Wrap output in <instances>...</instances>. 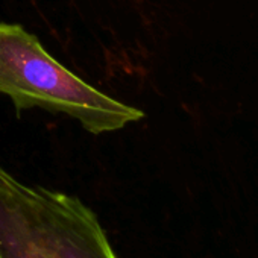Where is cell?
<instances>
[{"label":"cell","instance_id":"2","mask_svg":"<svg viewBox=\"0 0 258 258\" xmlns=\"http://www.w3.org/2000/svg\"><path fill=\"white\" fill-rule=\"evenodd\" d=\"M0 258H117L79 198L28 185L0 167Z\"/></svg>","mask_w":258,"mask_h":258},{"label":"cell","instance_id":"1","mask_svg":"<svg viewBox=\"0 0 258 258\" xmlns=\"http://www.w3.org/2000/svg\"><path fill=\"white\" fill-rule=\"evenodd\" d=\"M0 94L11 99L17 114L32 108L66 114L93 136L120 131L145 117L140 108L108 96L62 66L22 25L7 22H0Z\"/></svg>","mask_w":258,"mask_h":258}]
</instances>
